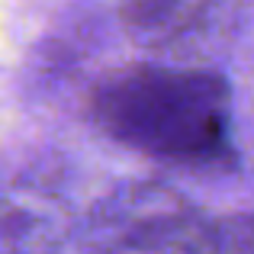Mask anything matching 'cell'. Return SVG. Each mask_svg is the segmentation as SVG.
<instances>
[{"label":"cell","instance_id":"obj_1","mask_svg":"<svg viewBox=\"0 0 254 254\" xmlns=\"http://www.w3.org/2000/svg\"><path fill=\"white\" fill-rule=\"evenodd\" d=\"M90 116L103 135L171 168H235L232 87L206 68L132 64L93 87Z\"/></svg>","mask_w":254,"mask_h":254},{"label":"cell","instance_id":"obj_3","mask_svg":"<svg viewBox=\"0 0 254 254\" xmlns=\"http://www.w3.org/2000/svg\"><path fill=\"white\" fill-rule=\"evenodd\" d=\"M77 229L71 174L62 155L16 148L0 155V254H62Z\"/></svg>","mask_w":254,"mask_h":254},{"label":"cell","instance_id":"obj_2","mask_svg":"<svg viewBox=\"0 0 254 254\" xmlns=\"http://www.w3.org/2000/svg\"><path fill=\"white\" fill-rule=\"evenodd\" d=\"M84 254H219V222L161 180L110 190L81 229Z\"/></svg>","mask_w":254,"mask_h":254},{"label":"cell","instance_id":"obj_4","mask_svg":"<svg viewBox=\"0 0 254 254\" xmlns=\"http://www.w3.org/2000/svg\"><path fill=\"white\" fill-rule=\"evenodd\" d=\"M219 254H254V216H232L219 222Z\"/></svg>","mask_w":254,"mask_h":254}]
</instances>
